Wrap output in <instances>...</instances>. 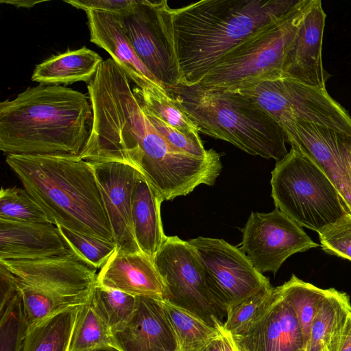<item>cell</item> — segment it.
I'll return each mask as SVG.
<instances>
[{
    "mask_svg": "<svg viewBox=\"0 0 351 351\" xmlns=\"http://www.w3.org/2000/svg\"><path fill=\"white\" fill-rule=\"evenodd\" d=\"M322 249L351 261V214H348L319 234Z\"/></svg>",
    "mask_w": 351,
    "mask_h": 351,
    "instance_id": "e575fe53",
    "label": "cell"
},
{
    "mask_svg": "<svg viewBox=\"0 0 351 351\" xmlns=\"http://www.w3.org/2000/svg\"><path fill=\"white\" fill-rule=\"evenodd\" d=\"M163 201L161 194L141 177L132 194V228L139 249L152 261L167 237L160 215Z\"/></svg>",
    "mask_w": 351,
    "mask_h": 351,
    "instance_id": "44dd1931",
    "label": "cell"
},
{
    "mask_svg": "<svg viewBox=\"0 0 351 351\" xmlns=\"http://www.w3.org/2000/svg\"><path fill=\"white\" fill-rule=\"evenodd\" d=\"M1 3H7L16 8H31L35 5L45 2V1L34 0H1Z\"/></svg>",
    "mask_w": 351,
    "mask_h": 351,
    "instance_id": "f35d334b",
    "label": "cell"
},
{
    "mask_svg": "<svg viewBox=\"0 0 351 351\" xmlns=\"http://www.w3.org/2000/svg\"><path fill=\"white\" fill-rule=\"evenodd\" d=\"M339 351H351V313L348 319L343 339Z\"/></svg>",
    "mask_w": 351,
    "mask_h": 351,
    "instance_id": "74e56055",
    "label": "cell"
},
{
    "mask_svg": "<svg viewBox=\"0 0 351 351\" xmlns=\"http://www.w3.org/2000/svg\"><path fill=\"white\" fill-rule=\"evenodd\" d=\"M178 343V351H202L219 335V330L192 313L163 301Z\"/></svg>",
    "mask_w": 351,
    "mask_h": 351,
    "instance_id": "484cf974",
    "label": "cell"
},
{
    "mask_svg": "<svg viewBox=\"0 0 351 351\" xmlns=\"http://www.w3.org/2000/svg\"><path fill=\"white\" fill-rule=\"evenodd\" d=\"M166 289V302L220 330L225 308L211 292L196 249L177 236L166 237L153 259Z\"/></svg>",
    "mask_w": 351,
    "mask_h": 351,
    "instance_id": "9c48e42d",
    "label": "cell"
},
{
    "mask_svg": "<svg viewBox=\"0 0 351 351\" xmlns=\"http://www.w3.org/2000/svg\"><path fill=\"white\" fill-rule=\"evenodd\" d=\"M202 351H222L219 335Z\"/></svg>",
    "mask_w": 351,
    "mask_h": 351,
    "instance_id": "ab89813d",
    "label": "cell"
},
{
    "mask_svg": "<svg viewBox=\"0 0 351 351\" xmlns=\"http://www.w3.org/2000/svg\"><path fill=\"white\" fill-rule=\"evenodd\" d=\"M72 250L95 268H101L116 250V245L58 226Z\"/></svg>",
    "mask_w": 351,
    "mask_h": 351,
    "instance_id": "d6a6232c",
    "label": "cell"
},
{
    "mask_svg": "<svg viewBox=\"0 0 351 351\" xmlns=\"http://www.w3.org/2000/svg\"><path fill=\"white\" fill-rule=\"evenodd\" d=\"M350 313L348 295L328 289L313 322L305 351H339Z\"/></svg>",
    "mask_w": 351,
    "mask_h": 351,
    "instance_id": "603a6c76",
    "label": "cell"
},
{
    "mask_svg": "<svg viewBox=\"0 0 351 351\" xmlns=\"http://www.w3.org/2000/svg\"><path fill=\"white\" fill-rule=\"evenodd\" d=\"M285 136L291 147L307 156L327 176L351 213V134L298 122Z\"/></svg>",
    "mask_w": 351,
    "mask_h": 351,
    "instance_id": "4fadbf2b",
    "label": "cell"
},
{
    "mask_svg": "<svg viewBox=\"0 0 351 351\" xmlns=\"http://www.w3.org/2000/svg\"><path fill=\"white\" fill-rule=\"evenodd\" d=\"M71 6L86 11L108 12L123 17L128 14L138 0H64Z\"/></svg>",
    "mask_w": 351,
    "mask_h": 351,
    "instance_id": "d590c367",
    "label": "cell"
},
{
    "mask_svg": "<svg viewBox=\"0 0 351 351\" xmlns=\"http://www.w3.org/2000/svg\"><path fill=\"white\" fill-rule=\"evenodd\" d=\"M0 263L17 280L28 328L86 304L97 283V269L73 251L60 256Z\"/></svg>",
    "mask_w": 351,
    "mask_h": 351,
    "instance_id": "5b68a950",
    "label": "cell"
},
{
    "mask_svg": "<svg viewBox=\"0 0 351 351\" xmlns=\"http://www.w3.org/2000/svg\"><path fill=\"white\" fill-rule=\"evenodd\" d=\"M105 346H116L108 326L95 311L90 298L78 308L69 351H90Z\"/></svg>",
    "mask_w": 351,
    "mask_h": 351,
    "instance_id": "f1b7e54d",
    "label": "cell"
},
{
    "mask_svg": "<svg viewBox=\"0 0 351 351\" xmlns=\"http://www.w3.org/2000/svg\"><path fill=\"white\" fill-rule=\"evenodd\" d=\"M315 0H302L285 16L232 48L196 84L230 90L252 80L282 77L287 49Z\"/></svg>",
    "mask_w": 351,
    "mask_h": 351,
    "instance_id": "52a82bcc",
    "label": "cell"
},
{
    "mask_svg": "<svg viewBox=\"0 0 351 351\" xmlns=\"http://www.w3.org/2000/svg\"><path fill=\"white\" fill-rule=\"evenodd\" d=\"M97 284L134 296L166 298L165 286L153 261L142 252L120 254L115 250L97 274Z\"/></svg>",
    "mask_w": 351,
    "mask_h": 351,
    "instance_id": "ffe728a7",
    "label": "cell"
},
{
    "mask_svg": "<svg viewBox=\"0 0 351 351\" xmlns=\"http://www.w3.org/2000/svg\"><path fill=\"white\" fill-rule=\"evenodd\" d=\"M86 13L90 41L110 54L134 86L138 88L149 85L163 87L137 56L120 16L93 10L86 11Z\"/></svg>",
    "mask_w": 351,
    "mask_h": 351,
    "instance_id": "d6986e66",
    "label": "cell"
},
{
    "mask_svg": "<svg viewBox=\"0 0 351 351\" xmlns=\"http://www.w3.org/2000/svg\"><path fill=\"white\" fill-rule=\"evenodd\" d=\"M132 91L141 106L148 112L184 133L199 134L196 125L163 87L134 86Z\"/></svg>",
    "mask_w": 351,
    "mask_h": 351,
    "instance_id": "83f0119b",
    "label": "cell"
},
{
    "mask_svg": "<svg viewBox=\"0 0 351 351\" xmlns=\"http://www.w3.org/2000/svg\"><path fill=\"white\" fill-rule=\"evenodd\" d=\"M143 109L158 132L174 147L199 157L209 156L217 152L213 149H206L199 134L184 133L143 108Z\"/></svg>",
    "mask_w": 351,
    "mask_h": 351,
    "instance_id": "836d02e7",
    "label": "cell"
},
{
    "mask_svg": "<svg viewBox=\"0 0 351 351\" xmlns=\"http://www.w3.org/2000/svg\"><path fill=\"white\" fill-rule=\"evenodd\" d=\"M104 60L95 51L82 47L53 56L37 64L32 80L44 85L89 83Z\"/></svg>",
    "mask_w": 351,
    "mask_h": 351,
    "instance_id": "7402d4cb",
    "label": "cell"
},
{
    "mask_svg": "<svg viewBox=\"0 0 351 351\" xmlns=\"http://www.w3.org/2000/svg\"><path fill=\"white\" fill-rule=\"evenodd\" d=\"M219 338L222 351H245L233 335L223 328L219 330Z\"/></svg>",
    "mask_w": 351,
    "mask_h": 351,
    "instance_id": "8d00e7d4",
    "label": "cell"
},
{
    "mask_svg": "<svg viewBox=\"0 0 351 351\" xmlns=\"http://www.w3.org/2000/svg\"><path fill=\"white\" fill-rule=\"evenodd\" d=\"M197 250L208 285L225 308L273 287L237 247L221 239L198 237L188 241Z\"/></svg>",
    "mask_w": 351,
    "mask_h": 351,
    "instance_id": "8fae6325",
    "label": "cell"
},
{
    "mask_svg": "<svg viewBox=\"0 0 351 351\" xmlns=\"http://www.w3.org/2000/svg\"><path fill=\"white\" fill-rule=\"evenodd\" d=\"M240 230L242 241L239 248L262 274H276L291 255L319 246L300 226L277 208L269 213L252 212Z\"/></svg>",
    "mask_w": 351,
    "mask_h": 351,
    "instance_id": "7c38bea8",
    "label": "cell"
},
{
    "mask_svg": "<svg viewBox=\"0 0 351 351\" xmlns=\"http://www.w3.org/2000/svg\"><path fill=\"white\" fill-rule=\"evenodd\" d=\"M302 1L202 0L173 9L182 84H197L232 48Z\"/></svg>",
    "mask_w": 351,
    "mask_h": 351,
    "instance_id": "7a4b0ae2",
    "label": "cell"
},
{
    "mask_svg": "<svg viewBox=\"0 0 351 351\" xmlns=\"http://www.w3.org/2000/svg\"><path fill=\"white\" fill-rule=\"evenodd\" d=\"M90 351H121L119 348L114 346H105L101 348H98Z\"/></svg>",
    "mask_w": 351,
    "mask_h": 351,
    "instance_id": "60d3db41",
    "label": "cell"
},
{
    "mask_svg": "<svg viewBox=\"0 0 351 351\" xmlns=\"http://www.w3.org/2000/svg\"><path fill=\"white\" fill-rule=\"evenodd\" d=\"M325 19L321 1L315 0L287 49L282 77L326 90L330 75L324 69L322 58Z\"/></svg>",
    "mask_w": 351,
    "mask_h": 351,
    "instance_id": "9a60e30c",
    "label": "cell"
},
{
    "mask_svg": "<svg viewBox=\"0 0 351 351\" xmlns=\"http://www.w3.org/2000/svg\"><path fill=\"white\" fill-rule=\"evenodd\" d=\"M140 60L167 90L183 83L174 38L173 9L166 0H138L121 17Z\"/></svg>",
    "mask_w": 351,
    "mask_h": 351,
    "instance_id": "30bf717a",
    "label": "cell"
},
{
    "mask_svg": "<svg viewBox=\"0 0 351 351\" xmlns=\"http://www.w3.org/2000/svg\"><path fill=\"white\" fill-rule=\"evenodd\" d=\"M270 183L276 208L318 234L351 214L327 176L294 147L276 162Z\"/></svg>",
    "mask_w": 351,
    "mask_h": 351,
    "instance_id": "8992f818",
    "label": "cell"
},
{
    "mask_svg": "<svg viewBox=\"0 0 351 351\" xmlns=\"http://www.w3.org/2000/svg\"><path fill=\"white\" fill-rule=\"evenodd\" d=\"M5 161L49 222L114 243L92 164L80 156L8 155Z\"/></svg>",
    "mask_w": 351,
    "mask_h": 351,
    "instance_id": "3957f363",
    "label": "cell"
},
{
    "mask_svg": "<svg viewBox=\"0 0 351 351\" xmlns=\"http://www.w3.org/2000/svg\"><path fill=\"white\" fill-rule=\"evenodd\" d=\"M274 287L264 290L226 308L223 329L236 337L246 330L270 305Z\"/></svg>",
    "mask_w": 351,
    "mask_h": 351,
    "instance_id": "1f68e13d",
    "label": "cell"
},
{
    "mask_svg": "<svg viewBox=\"0 0 351 351\" xmlns=\"http://www.w3.org/2000/svg\"><path fill=\"white\" fill-rule=\"evenodd\" d=\"M90 163L101 187L116 252L120 254L141 252L133 232L132 199L134 189L142 175L132 166L121 162Z\"/></svg>",
    "mask_w": 351,
    "mask_h": 351,
    "instance_id": "5bb4252c",
    "label": "cell"
},
{
    "mask_svg": "<svg viewBox=\"0 0 351 351\" xmlns=\"http://www.w3.org/2000/svg\"><path fill=\"white\" fill-rule=\"evenodd\" d=\"M231 91L255 102L281 127L285 134L298 122H308L351 134V116L326 90L287 77L245 82Z\"/></svg>",
    "mask_w": 351,
    "mask_h": 351,
    "instance_id": "ba28073f",
    "label": "cell"
},
{
    "mask_svg": "<svg viewBox=\"0 0 351 351\" xmlns=\"http://www.w3.org/2000/svg\"><path fill=\"white\" fill-rule=\"evenodd\" d=\"M0 302L1 351H21L28 326L19 286L2 287Z\"/></svg>",
    "mask_w": 351,
    "mask_h": 351,
    "instance_id": "4316f807",
    "label": "cell"
},
{
    "mask_svg": "<svg viewBox=\"0 0 351 351\" xmlns=\"http://www.w3.org/2000/svg\"><path fill=\"white\" fill-rule=\"evenodd\" d=\"M79 307L66 309L28 328L21 351H69Z\"/></svg>",
    "mask_w": 351,
    "mask_h": 351,
    "instance_id": "cb8c5ba5",
    "label": "cell"
},
{
    "mask_svg": "<svg viewBox=\"0 0 351 351\" xmlns=\"http://www.w3.org/2000/svg\"><path fill=\"white\" fill-rule=\"evenodd\" d=\"M92 123L86 94L39 84L0 103V149L5 156H80Z\"/></svg>",
    "mask_w": 351,
    "mask_h": 351,
    "instance_id": "6da1fadb",
    "label": "cell"
},
{
    "mask_svg": "<svg viewBox=\"0 0 351 351\" xmlns=\"http://www.w3.org/2000/svg\"><path fill=\"white\" fill-rule=\"evenodd\" d=\"M73 252L50 222L23 223L0 219V261L34 260Z\"/></svg>",
    "mask_w": 351,
    "mask_h": 351,
    "instance_id": "ac0fdd59",
    "label": "cell"
},
{
    "mask_svg": "<svg viewBox=\"0 0 351 351\" xmlns=\"http://www.w3.org/2000/svg\"><path fill=\"white\" fill-rule=\"evenodd\" d=\"M90 302L112 333L122 330L130 320L136 304V296L106 288L96 283Z\"/></svg>",
    "mask_w": 351,
    "mask_h": 351,
    "instance_id": "f546056e",
    "label": "cell"
},
{
    "mask_svg": "<svg viewBox=\"0 0 351 351\" xmlns=\"http://www.w3.org/2000/svg\"><path fill=\"white\" fill-rule=\"evenodd\" d=\"M198 131L227 141L252 156L279 161L288 153L279 124L242 94L199 84H178L166 90Z\"/></svg>",
    "mask_w": 351,
    "mask_h": 351,
    "instance_id": "277c9868",
    "label": "cell"
},
{
    "mask_svg": "<svg viewBox=\"0 0 351 351\" xmlns=\"http://www.w3.org/2000/svg\"><path fill=\"white\" fill-rule=\"evenodd\" d=\"M113 335L117 348L121 351H178L164 302L152 298L136 296L130 320Z\"/></svg>",
    "mask_w": 351,
    "mask_h": 351,
    "instance_id": "e0dca14e",
    "label": "cell"
},
{
    "mask_svg": "<svg viewBox=\"0 0 351 351\" xmlns=\"http://www.w3.org/2000/svg\"><path fill=\"white\" fill-rule=\"evenodd\" d=\"M296 351H305V349L303 348V349H300V350H296Z\"/></svg>",
    "mask_w": 351,
    "mask_h": 351,
    "instance_id": "b9f144b4",
    "label": "cell"
},
{
    "mask_svg": "<svg viewBox=\"0 0 351 351\" xmlns=\"http://www.w3.org/2000/svg\"><path fill=\"white\" fill-rule=\"evenodd\" d=\"M0 219L23 223L49 222L43 209L25 189L16 186L0 191Z\"/></svg>",
    "mask_w": 351,
    "mask_h": 351,
    "instance_id": "4dcf8cb0",
    "label": "cell"
},
{
    "mask_svg": "<svg viewBox=\"0 0 351 351\" xmlns=\"http://www.w3.org/2000/svg\"><path fill=\"white\" fill-rule=\"evenodd\" d=\"M277 288L282 298L292 307L296 315L306 347L313 322L328 289L319 288L300 280L294 274Z\"/></svg>",
    "mask_w": 351,
    "mask_h": 351,
    "instance_id": "d4e9b609",
    "label": "cell"
},
{
    "mask_svg": "<svg viewBox=\"0 0 351 351\" xmlns=\"http://www.w3.org/2000/svg\"><path fill=\"white\" fill-rule=\"evenodd\" d=\"M233 337L245 351H296L305 348L296 315L277 287L265 311L242 333Z\"/></svg>",
    "mask_w": 351,
    "mask_h": 351,
    "instance_id": "2e32d148",
    "label": "cell"
}]
</instances>
